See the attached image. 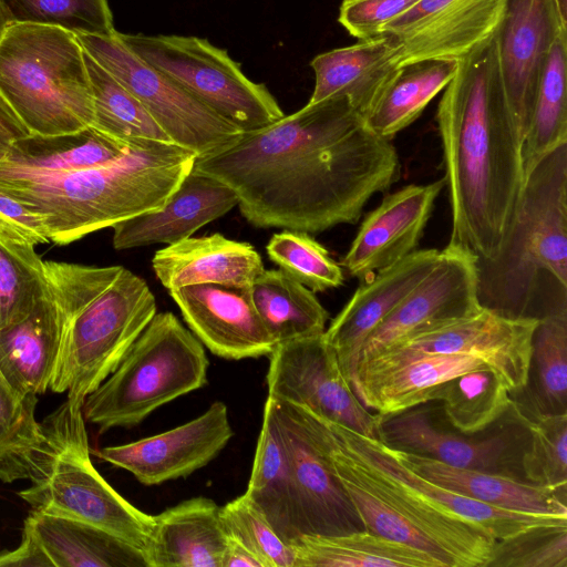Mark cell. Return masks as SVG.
Wrapping results in <instances>:
<instances>
[{"label":"cell","instance_id":"obj_1","mask_svg":"<svg viewBox=\"0 0 567 567\" xmlns=\"http://www.w3.org/2000/svg\"><path fill=\"white\" fill-rule=\"evenodd\" d=\"M193 169L230 187L258 228L308 234L355 224L369 199L401 175L396 150L346 96L307 103L228 147L197 157Z\"/></svg>","mask_w":567,"mask_h":567},{"label":"cell","instance_id":"obj_2","mask_svg":"<svg viewBox=\"0 0 567 567\" xmlns=\"http://www.w3.org/2000/svg\"><path fill=\"white\" fill-rule=\"evenodd\" d=\"M436 121L452 213L449 244L489 260L525 182L523 137L503 84L496 31L457 59Z\"/></svg>","mask_w":567,"mask_h":567},{"label":"cell","instance_id":"obj_3","mask_svg":"<svg viewBox=\"0 0 567 567\" xmlns=\"http://www.w3.org/2000/svg\"><path fill=\"white\" fill-rule=\"evenodd\" d=\"M197 155L172 143L142 142L99 167L42 173L0 163V190L38 214L50 241L69 245L161 208Z\"/></svg>","mask_w":567,"mask_h":567},{"label":"cell","instance_id":"obj_4","mask_svg":"<svg viewBox=\"0 0 567 567\" xmlns=\"http://www.w3.org/2000/svg\"><path fill=\"white\" fill-rule=\"evenodd\" d=\"M62 342L50 390L84 403L156 315L147 284L122 266L44 261Z\"/></svg>","mask_w":567,"mask_h":567},{"label":"cell","instance_id":"obj_5","mask_svg":"<svg viewBox=\"0 0 567 567\" xmlns=\"http://www.w3.org/2000/svg\"><path fill=\"white\" fill-rule=\"evenodd\" d=\"M477 278L480 305L507 318L540 319L543 293L567 297V143L525 176L502 246L477 260Z\"/></svg>","mask_w":567,"mask_h":567},{"label":"cell","instance_id":"obj_6","mask_svg":"<svg viewBox=\"0 0 567 567\" xmlns=\"http://www.w3.org/2000/svg\"><path fill=\"white\" fill-rule=\"evenodd\" d=\"M42 439L30 450L0 461V480L31 482L19 496L33 511L99 527L145 558L154 515L120 495L97 472L90 457L83 403L70 399L42 422ZM146 561V560H145Z\"/></svg>","mask_w":567,"mask_h":567},{"label":"cell","instance_id":"obj_7","mask_svg":"<svg viewBox=\"0 0 567 567\" xmlns=\"http://www.w3.org/2000/svg\"><path fill=\"white\" fill-rule=\"evenodd\" d=\"M0 96L30 134L92 126V87L76 35L56 27L9 24L0 37Z\"/></svg>","mask_w":567,"mask_h":567},{"label":"cell","instance_id":"obj_8","mask_svg":"<svg viewBox=\"0 0 567 567\" xmlns=\"http://www.w3.org/2000/svg\"><path fill=\"white\" fill-rule=\"evenodd\" d=\"M203 343L172 312L153 317L117 368L83 403L86 421L103 433L133 427L162 405L206 385Z\"/></svg>","mask_w":567,"mask_h":567},{"label":"cell","instance_id":"obj_9","mask_svg":"<svg viewBox=\"0 0 567 567\" xmlns=\"http://www.w3.org/2000/svg\"><path fill=\"white\" fill-rule=\"evenodd\" d=\"M118 37L137 56L243 132L285 115L265 84L248 79L227 51L206 39L120 32Z\"/></svg>","mask_w":567,"mask_h":567},{"label":"cell","instance_id":"obj_10","mask_svg":"<svg viewBox=\"0 0 567 567\" xmlns=\"http://www.w3.org/2000/svg\"><path fill=\"white\" fill-rule=\"evenodd\" d=\"M83 50L133 93L171 141L197 157L231 145L244 132L130 50L115 30L75 34Z\"/></svg>","mask_w":567,"mask_h":567},{"label":"cell","instance_id":"obj_11","mask_svg":"<svg viewBox=\"0 0 567 567\" xmlns=\"http://www.w3.org/2000/svg\"><path fill=\"white\" fill-rule=\"evenodd\" d=\"M378 414V436L391 450L471 470L523 480L520 458L528 440L523 415L512 400L499 426L487 435L464 434L443 417L436 401Z\"/></svg>","mask_w":567,"mask_h":567},{"label":"cell","instance_id":"obj_12","mask_svg":"<svg viewBox=\"0 0 567 567\" xmlns=\"http://www.w3.org/2000/svg\"><path fill=\"white\" fill-rule=\"evenodd\" d=\"M268 357L269 398L379 440L378 414L358 399L323 333L278 343Z\"/></svg>","mask_w":567,"mask_h":567},{"label":"cell","instance_id":"obj_13","mask_svg":"<svg viewBox=\"0 0 567 567\" xmlns=\"http://www.w3.org/2000/svg\"><path fill=\"white\" fill-rule=\"evenodd\" d=\"M303 410L326 449L358 480L433 539L450 557L453 567L486 566L495 543L486 528L435 506L406 483L350 447L323 419Z\"/></svg>","mask_w":567,"mask_h":567},{"label":"cell","instance_id":"obj_14","mask_svg":"<svg viewBox=\"0 0 567 567\" xmlns=\"http://www.w3.org/2000/svg\"><path fill=\"white\" fill-rule=\"evenodd\" d=\"M537 323L535 318H507L482 307L472 315L417 330L381 351L413 350L476 357L498 374L511 394H515L527 383L532 339Z\"/></svg>","mask_w":567,"mask_h":567},{"label":"cell","instance_id":"obj_15","mask_svg":"<svg viewBox=\"0 0 567 567\" xmlns=\"http://www.w3.org/2000/svg\"><path fill=\"white\" fill-rule=\"evenodd\" d=\"M266 403L275 415L289 456L299 536L364 530L359 514L299 409L269 396Z\"/></svg>","mask_w":567,"mask_h":567},{"label":"cell","instance_id":"obj_16","mask_svg":"<svg viewBox=\"0 0 567 567\" xmlns=\"http://www.w3.org/2000/svg\"><path fill=\"white\" fill-rule=\"evenodd\" d=\"M233 435L227 405L215 401L204 413L182 425L126 444L103 447L96 454L151 486L185 477L204 467Z\"/></svg>","mask_w":567,"mask_h":567},{"label":"cell","instance_id":"obj_17","mask_svg":"<svg viewBox=\"0 0 567 567\" xmlns=\"http://www.w3.org/2000/svg\"><path fill=\"white\" fill-rule=\"evenodd\" d=\"M477 285V258L447 244L431 272L369 334L360 360L417 330L478 311Z\"/></svg>","mask_w":567,"mask_h":567},{"label":"cell","instance_id":"obj_18","mask_svg":"<svg viewBox=\"0 0 567 567\" xmlns=\"http://www.w3.org/2000/svg\"><path fill=\"white\" fill-rule=\"evenodd\" d=\"M506 0H419L388 22L381 34L401 47V64L460 59L498 28Z\"/></svg>","mask_w":567,"mask_h":567},{"label":"cell","instance_id":"obj_19","mask_svg":"<svg viewBox=\"0 0 567 567\" xmlns=\"http://www.w3.org/2000/svg\"><path fill=\"white\" fill-rule=\"evenodd\" d=\"M563 31L567 23L555 0H506L496 40L503 84L523 142L546 59Z\"/></svg>","mask_w":567,"mask_h":567},{"label":"cell","instance_id":"obj_20","mask_svg":"<svg viewBox=\"0 0 567 567\" xmlns=\"http://www.w3.org/2000/svg\"><path fill=\"white\" fill-rule=\"evenodd\" d=\"M169 295L192 332L215 355L268 357L277 346L254 306L250 287L206 284L173 289Z\"/></svg>","mask_w":567,"mask_h":567},{"label":"cell","instance_id":"obj_21","mask_svg":"<svg viewBox=\"0 0 567 567\" xmlns=\"http://www.w3.org/2000/svg\"><path fill=\"white\" fill-rule=\"evenodd\" d=\"M484 367L466 354L383 350L359 361L353 391L365 408L386 414L427 402L439 384Z\"/></svg>","mask_w":567,"mask_h":567},{"label":"cell","instance_id":"obj_22","mask_svg":"<svg viewBox=\"0 0 567 567\" xmlns=\"http://www.w3.org/2000/svg\"><path fill=\"white\" fill-rule=\"evenodd\" d=\"M444 186L441 178L386 195L362 221L341 261L346 271L363 281L416 250Z\"/></svg>","mask_w":567,"mask_h":567},{"label":"cell","instance_id":"obj_23","mask_svg":"<svg viewBox=\"0 0 567 567\" xmlns=\"http://www.w3.org/2000/svg\"><path fill=\"white\" fill-rule=\"evenodd\" d=\"M440 250H414L361 285L323 336L353 389L362 346L375 327L431 272Z\"/></svg>","mask_w":567,"mask_h":567},{"label":"cell","instance_id":"obj_24","mask_svg":"<svg viewBox=\"0 0 567 567\" xmlns=\"http://www.w3.org/2000/svg\"><path fill=\"white\" fill-rule=\"evenodd\" d=\"M237 205L230 187L192 169L161 208L114 225L113 247L124 250L181 241Z\"/></svg>","mask_w":567,"mask_h":567},{"label":"cell","instance_id":"obj_25","mask_svg":"<svg viewBox=\"0 0 567 567\" xmlns=\"http://www.w3.org/2000/svg\"><path fill=\"white\" fill-rule=\"evenodd\" d=\"M401 65V47L389 34L359 40L315 56V87L308 103L346 96L364 118Z\"/></svg>","mask_w":567,"mask_h":567},{"label":"cell","instance_id":"obj_26","mask_svg":"<svg viewBox=\"0 0 567 567\" xmlns=\"http://www.w3.org/2000/svg\"><path fill=\"white\" fill-rule=\"evenodd\" d=\"M152 267L168 291L206 284L249 288L265 269L254 246L221 234L167 245L155 252Z\"/></svg>","mask_w":567,"mask_h":567},{"label":"cell","instance_id":"obj_27","mask_svg":"<svg viewBox=\"0 0 567 567\" xmlns=\"http://www.w3.org/2000/svg\"><path fill=\"white\" fill-rule=\"evenodd\" d=\"M389 450L405 467L454 493L507 511L567 517V488H549L508 475L456 467Z\"/></svg>","mask_w":567,"mask_h":567},{"label":"cell","instance_id":"obj_28","mask_svg":"<svg viewBox=\"0 0 567 567\" xmlns=\"http://www.w3.org/2000/svg\"><path fill=\"white\" fill-rule=\"evenodd\" d=\"M323 420L359 454L389 471L435 506L482 525L495 540L532 527L567 524V517L507 511L454 493L405 467L381 441L364 436L336 422Z\"/></svg>","mask_w":567,"mask_h":567},{"label":"cell","instance_id":"obj_29","mask_svg":"<svg viewBox=\"0 0 567 567\" xmlns=\"http://www.w3.org/2000/svg\"><path fill=\"white\" fill-rule=\"evenodd\" d=\"M219 508L198 496L154 515L147 567H221L226 534Z\"/></svg>","mask_w":567,"mask_h":567},{"label":"cell","instance_id":"obj_30","mask_svg":"<svg viewBox=\"0 0 567 567\" xmlns=\"http://www.w3.org/2000/svg\"><path fill=\"white\" fill-rule=\"evenodd\" d=\"M62 342V322L49 289L20 321L0 330V369L24 395L50 389Z\"/></svg>","mask_w":567,"mask_h":567},{"label":"cell","instance_id":"obj_31","mask_svg":"<svg viewBox=\"0 0 567 567\" xmlns=\"http://www.w3.org/2000/svg\"><path fill=\"white\" fill-rule=\"evenodd\" d=\"M293 567H444L430 554L368 530L300 535L290 543Z\"/></svg>","mask_w":567,"mask_h":567},{"label":"cell","instance_id":"obj_32","mask_svg":"<svg viewBox=\"0 0 567 567\" xmlns=\"http://www.w3.org/2000/svg\"><path fill=\"white\" fill-rule=\"evenodd\" d=\"M245 494L281 539L290 544L299 536L289 456L267 403Z\"/></svg>","mask_w":567,"mask_h":567},{"label":"cell","instance_id":"obj_33","mask_svg":"<svg viewBox=\"0 0 567 567\" xmlns=\"http://www.w3.org/2000/svg\"><path fill=\"white\" fill-rule=\"evenodd\" d=\"M29 516L54 567H147L140 550L99 527L37 511Z\"/></svg>","mask_w":567,"mask_h":567},{"label":"cell","instance_id":"obj_34","mask_svg":"<svg viewBox=\"0 0 567 567\" xmlns=\"http://www.w3.org/2000/svg\"><path fill=\"white\" fill-rule=\"evenodd\" d=\"M131 147L90 126L73 133L31 134L14 140L2 164L42 173H66L111 164Z\"/></svg>","mask_w":567,"mask_h":567},{"label":"cell","instance_id":"obj_35","mask_svg":"<svg viewBox=\"0 0 567 567\" xmlns=\"http://www.w3.org/2000/svg\"><path fill=\"white\" fill-rule=\"evenodd\" d=\"M456 68V59H432L401 64L365 117L370 128L391 141L411 125L445 89Z\"/></svg>","mask_w":567,"mask_h":567},{"label":"cell","instance_id":"obj_36","mask_svg":"<svg viewBox=\"0 0 567 567\" xmlns=\"http://www.w3.org/2000/svg\"><path fill=\"white\" fill-rule=\"evenodd\" d=\"M250 295L277 344L326 330L329 316L315 292L281 269H264L251 284Z\"/></svg>","mask_w":567,"mask_h":567},{"label":"cell","instance_id":"obj_37","mask_svg":"<svg viewBox=\"0 0 567 567\" xmlns=\"http://www.w3.org/2000/svg\"><path fill=\"white\" fill-rule=\"evenodd\" d=\"M513 400L525 411L567 413V307L538 319L532 339L528 378Z\"/></svg>","mask_w":567,"mask_h":567},{"label":"cell","instance_id":"obj_38","mask_svg":"<svg viewBox=\"0 0 567 567\" xmlns=\"http://www.w3.org/2000/svg\"><path fill=\"white\" fill-rule=\"evenodd\" d=\"M429 401L437 402L453 429L473 435L489 430L505 416L512 395L498 374L491 367H484L439 384Z\"/></svg>","mask_w":567,"mask_h":567},{"label":"cell","instance_id":"obj_39","mask_svg":"<svg viewBox=\"0 0 567 567\" xmlns=\"http://www.w3.org/2000/svg\"><path fill=\"white\" fill-rule=\"evenodd\" d=\"M567 31L555 39L539 80L523 142L525 176L559 145L567 143Z\"/></svg>","mask_w":567,"mask_h":567},{"label":"cell","instance_id":"obj_40","mask_svg":"<svg viewBox=\"0 0 567 567\" xmlns=\"http://www.w3.org/2000/svg\"><path fill=\"white\" fill-rule=\"evenodd\" d=\"M93 95L92 127L122 143H172L142 102L84 51Z\"/></svg>","mask_w":567,"mask_h":567},{"label":"cell","instance_id":"obj_41","mask_svg":"<svg viewBox=\"0 0 567 567\" xmlns=\"http://www.w3.org/2000/svg\"><path fill=\"white\" fill-rule=\"evenodd\" d=\"M34 247L0 221V330L27 317L48 288Z\"/></svg>","mask_w":567,"mask_h":567},{"label":"cell","instance_id":"obj_42","mask_svg":"<svg viewBox=\"0 0 567 567\" xmlns=\"http://www.w3.org/2000/svg\"><path fill=\"white\" fill-rule=\"evenodd\" d=\"M518 409L528 431L520 458L523 480L549 488H567V413Z\"/></svg>","mask_w":567,"mask_h":567},{"label":"cell","instance_id":"obj_43","mask_svg":"<svg viewBox=\"0 0 567 567\" xmlns=\"http://www.w3.org/2000/svg\"><path fill=\"white\" fill-rule=\"evenodd\" d=\"M9 24L56 27L74 34L115 31L107 0H0Z\"/></svg>","mask_w":567,"mask_h":567},{"label":"cell","instance_id":"obj_44","mask_svg":"<svg viewBox=\"0 0 567 567\" xmlns=\"http://www.w3.org/2000/svg\"><path fill=\"white\" fill-rule=\"evenodd\" d=\"M266 251L281 270L313 292L338 288L343 284L341 266L308 233L285 229L274 234Z\"/></svg>","mask_w":567,"mask_h":567},{"label":"cell","instance_id":"obj_45","mask_svg":"<svg viewBox=\"0 0 567 567\" xmlns=\"http://www.w3.org/2000/svg\"><path fill=\"white\" fill-rule=\"evenodd\" d=\"M225 534L247 547L264 567H293L295 556L244 493L219 508Z\"/></svg>","mask_w":567,"mask_h":567},{"label":"cell","instance_id":"obj_46","mask_svg":"<svg viewBox=\"0 0 567 567\" xmlns=\"http://www.w3.org/2000/svg\"><path fill=\"white\" fill-rule=\"evenodd\" d=\"M485 567H567V524L496 539Z\"/></svg>","mask_w":567,"mask_h":567},{"label":"cell","instance_id":"obj_47","mask_svg":"<svg viewBox=\"0 0 567 567\" xmlns=\"http://www.w3.org/2000/svg\"><path fill=\"white\" fill-rule=\"evenodd\" d=\"M37 403V395L21 394L0 369V461L30 450L42 439Z\"/></svg>","mask_w":567,"mask_h":567},{"label":"cell","instance_id":"obj_48","mask_svg":"<svg viewBox=\"0 0 567 567\" xmlns=\"http://www.w3.org/2000/svg\"><path fill=\"white\" fill-rule=\"evenodd\" d=\"M419 0H342L338 21L359 40L381 34L382 28Z\"/></svg>","mask_w":567,"mask_h":567},{"label":"cell","instance_id":"obj_49","mask_svg":"<svg viewBox=\"0 0 567 567\" xmlns=\"http://www.w3.org/2000/svg\"><path fill=\"white\" fill-rule=\"evenodd\" d=\"M0 221L34 246L50 241L41 217L0 190Z\"/></svg>","mask_w":567,"mask_h":567},{"label":"cell","instance_id":"obj_50","mask_svg":"<svg viewBox=\"0 0 567 567\" xmlns=\"http://www.w3.org/2000/svg\"><path fill=\"white\" fill-rule=\"evenodd\" d=\"M0 567H54L30 516L24 522L20 545L13 550L0 551Z\"/></svg>","mask_w":567,"mask_h":567},{"label":"cell","instance_id":"obj_51","mask_svg":"<svg viewBox=\"0 0 567 567\" xmlns=\"http://www.w3.org/2000/svg\"><path fill=\"white\" fill-rule=\"evenodd\" d=\"M221 567H264L261 561L240 542L226 534Z\"/></svg>","mask_w":567,"mask_h":567},{"label":"cell","instance_id":"obj_52","mask_svg":"<svg viewBox=\"0 0 567 567\" xmlns=\"http://www.w3.org/2000/svg\"><path fill=\"white\" fill-rule=\"evenodd\" d=\"M11 140L0 133V163H2L9 152Z\"/></svg>","mask_w":567,"mask_h":567},{"label":"cell","instance_id":"obj_53","mask_svg":"<svg viewBox=\"0 0 567 567\" xmlns=\"http://www.w3.org/2000/svg\"><path fill=\"white\" fill-rule=\"evenodd\" d=\"M561 19L567 23V0H555Z\"/></svg>","mask_w":567,"mask_h":567},{"label":"cell","instance_id":"obj_54","mask_svg":"<svg viewBox=\"0 0 567 567\" xmlns=\"http://www.w3.org/2000/svg\"><path fill=\"white\" fill-rule=\"evenodd\" d=\"M7 27H8V22L6 20V17H4L1 6H0V37L2 35V33Z\"/></svg>","mask_w":567,"mask_h":567}]
</instances>
